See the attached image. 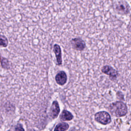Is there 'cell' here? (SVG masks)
<instances>
[{
	"mask_svg": "<svg viewBox=\"0 0 131 131\" xmlns=\"http://www.w3.org/2000/svg\"><path fill=\"white\" fill-rule=\"evenodd\" d=\"M111 113L117 117L124 116L127 113L126 105L122 101H117L111 103L108 107Z\"/></svg>",
	"mask_w": 131,
	"mask_h": 131,
	"instance_id": "cell-1",
	"label": "cell"
},
{
	"mask_svg": "<svg viewBox=\"0 0 131 131\" xmlns=\"http://www.w3.org/2000/svg\"><path fill=\"white\" fill-rule=\"evenodd\" d=\"M114 9L117 13L124 15L129 12L130 6L126 0H117L114 4Z\"/></svg>",
	"mask_w": 131,
	"mask_h": 131,
	"instance_id": "cell-2",
	"label": "cell"
},
{
	"mask_svg": "<svg viewBox=\"0 0 131 131\" xmlns=\"http://www.w3.org/2000/svg\"><path fill=\"white\" fill-rule=\"evenodd\" d=\"M95 120L98 123L106 125L111 122V118L110 115L105 111H100L96 113L94 115Z\"/></svg>",
	"mask_w": 131,
	"mask_h": 131,
	"instance_id": "cell-3",
	"label": "cell"
},
{
	"mask_svg": "<svg viewBox=\"0 0 131 131\" xmlns=\"http://www.w3.org/2000/svg\"><path fill=\"white\" fill-rule=\"evenodd\" d=\"M71 44L74 50L79 51H83L86 47L85 42L80 37H75L72 39Z\"/></svg>",
	"mask_w": 131,
	"mask_h": 131,
	"instance_id": "cell-4",
	"label": "cell"
},
{
	"mask_svg": "<svg viewBox=\"0 0 131 131\" xmlns=\"http://www.w3.org/2000/svg\"><path fill=\"white\" fill-rule=\"evenodd\" d=\"M101 72L105 74L109 75L111 79L112 80L116 79L119 75L116 70L109 66H103L101 69Z\"/></svg>",
	"mask_w": 131,
	"mask_h": 131,
	"instance_id": "cell-5",
	"label": "cell"
},
{
	"mask_svg": "<svg viewBox=\"0 0 131 131\" xmlns=\"http://www.w3.org/2000/svg\"><path fill=\"white\" fill-rule=\"evenodd\" d=\"M60 112V107L58 102L55 100L53 101L50 107L49 115L52 119H55L57 117Z\"/></svg>",
	"mask_w": 131,
	"mask_h": 131,
	"instance_id": "cell-6",
	"label": "cell"
},
{
	"mask_svg": "<svg viewBox=\"0 0 131 131\" xmlns=\"http://www.w3.org/2000/svg\"><path fill=\"white\" fill-rule=\"evenodd\" d=\"M55 81L59 85H64L67 81V76L65 72L63 71L59 72L55 76Z\"/></svg>",
	"mask_w": 131,
	"mask_h": 131,
	"instance_id": "cell-7",
	"label": "cell"
},
{
	"mask_svg": "<svg viewBox=\"0 0 131 131\" xmlns=\"http://www.w3.org/2000/svg\"><path fill=\"white\" fill-rule=\"evenodd\" d=\"M53 52L55 54L57 65H61L62 64V57L60 47L57 44H55L53 46Z\"/></svg>",
	"mask_w": 131,
	"mask_h": 131,
	"instance_id": "cell-8",
	"label": "cell"
},
{
	"mask_svg": "<svg viewBox=\"0 0 131 131\" xmlns=\"http://www.w3.org/2000/svg\"><path fill=\"white\" fill-rule=\"evenodd\" d=\"M73 118V115L67 110H63L60 115V119L62 121H70Z\"/></svg>",
	"mask_w": 131,
	"mask_h": 131,
	"instance_id": "cell-9",
	"label": "cell"
},
{
	"mask_svg": "<svg viewBox=\"0 0 131 131\" xmlns=\"http://www.w3.org/2000/svg\"><path fill=\"white\" fill-rule=\"evenodd\" d=\"M69 127V125L66 122L59 123L56 125L54 131H66Z\"/></svg>",
	"mask_w": 131,
	"mask_h": 131,
	"instance_id": "cell-10",
	"label": "cell"
},
{
	"mask_svg": "<svg viewBox=\"0 0 131 131\" xmlns=\"http://www.w3.org/2000/svg\"><path fill=\"white\" fill-rule=\"evenodd\" d=\"M8 45V41L5 36H0V46L3 47H6Z\"/></svg>",
	"mask_w": 131,
	"mask_h": 131,
	"instance_id": "cell-11",
	"label": "cell"
},
{
	"mask_svg": "<svg viewBox=\"0 0 131 131\" xmlns=\"http://www.w3.org/2000/svg\"><path fill=\"white\" fill-rule=\"evenodd\" d=\"M15 131H25L24 128L20 124H18L15 128Z\"/></svg>",
	"mask_w": 131,
	"mask_h": 131,
	"instance_id": "cell-12",
	"label": "cell"
}]
</instances>
